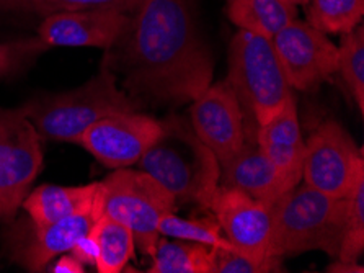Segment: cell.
I'll return each instance as SVG.
<instances>
[{"label":"cell","mask_w":364,"mask_h":273,"mask_svg":"<svg viewBox=\"0 0 364 273\" xmlns=\"http://www.w3.org/2000/svg\"><path fill=\"white\" fill-rule=\"evenodd\" d=\"M219 185L235 188L269 206L294 187L289 178L263 154L257 139H245L244 146L229 160V164L220 167Z\"/></svg>","instance_id":"cell-14"},{"label":"cell","mask_w":364,"mask_h":273,"mask_svg":"<svg viewBox=\"0 0 364 273\" xmlns=\"http://www.w3.org/2000/svg\"><path fill=\"white\" fill-rule=\"evenodd\" d=\"M54 273H84L85 272V265L82 264L80 260H77L73 254L65 252L63 254L54 267L51 269Z\"/></svg>","instance_id":"cell-30"},{"label":"cell","mask_w":364,"mask_h":273,"mask_svg":"<svg viewBox=\"0 0 364 273\" xmlns=\"http://www.w3.org/2000/svg\"><path fill=\"white\" fill-rule=\"evenodd\" d=\"M102 216V203L95 208L82 211L53 225L35 227L25 246L16 254V260L30 272H41L49 262L73 249L74 244L84 237Z\"/></svg>","instance_id":"cell-15"},{"label":"cell","mask_w":364,"mask_h":273,"mask_svg":"<svg viewBox=\"0 0 364 273\" xmlns=\"http://www.w3.org/2000/svg\"><path fill=\"white\" fill-rule=\"evenodd\" d=\"M102 68L123 77L129 96L193 102L211 86L214 61L200 31L196 0H142Z\"/></svg>","instance_id":"cell-1"},{"label":"cell","mask_w":364,"mask_h":273,"mask_svg":"<svg viewBox=\"0 0 364 273\" xmlns=\"http://www.w3.org/2000/svg\"><path fill=\"white\" fill-rule=\"evenodd\" d=\"M269 208V254L274 260L309 250H323L332 257L338 255L345 231V198L330 197L306 183H297Z\"/></svg>","instance_id":"cell-3"},{"label":"cell","mask_w":364,"mask_h":273,"mask_svg":"<svg viewBox=\"0 0 364 273\" xmlns=\"http://www.w3.org/2000/svg\"><path fill=\"white\" fill-rule=\"evenodd\" d=\"M190 121L198 138L216 155L219 167L229 164L244 146V113L228 81L211 83L193 100Z\"/></svg>","instance_id":"cell-12"},{"label":"cell","mask_w":364,"mask_h":273,"mask_svg":"<svg viewBox=\"0 0 364 273\" xmlns=\"http://www.w3.org/2000/svg\"><path fill=\"white\" fill-rule=\"evenodd\" d=\"M255 139L263 154L289 178L292 185L301 183L306 141L297 120L294 97L267 125L258 126Z\"/></svg>","instance_id":"cell-16"},{"label":"cell","mask_w":364,"mask_h":273,"mask_svg":"<svg viewBox=\"0 0 364 273\" xmlns=\"http://www.w3.org/2000/svg\"><path fill=\"white\" fill-rule=\"evenodd\" d=\"M213 211L224 236L235 250L263 267L279 272V260L269 254L272 242V208L235 188L219 185L206 205Z\"/></svg>","instance_id":"cell-9"},{"label":"cell","mask_w":364,"mask_h":273,"mask_svg":"<svg viewBox=\"0 0 364 273\" xmlns=\"http://www.w3.org/2000/svg\"><path fill=\"white\" fill-rule=\"evenodd\" d=\"M213 273H267L255 262L235 249L211 247Z\"/></svg>","instance_id":"cell-25"},{"label":"cell","mask_w":364,"mask_h":273,"mask_svg":"<svg viewBox=\"0 0 364 273\" xmlns=\"http://www.w3.org/2000/svg\"><path fill=\"white\" fill-rule=\"evenodd\" d=\"M41 164V136L23 110H0V221L14 218Z\"/></svg>","instance_id":"cell-7"},{"label":"cell","mask_w":364,"mask_h":273,"mask_svg":"<svg viewBox=\"0 0 364 273\" xmlns=\"http://www.w3.org/2000/svg\"><path fill=\"white\" fill-rule=\"evenodd\" d=\"M139 164L176 202H195L206 208L219 187L220 167L216 155L198 138L191 121L180 115L162 120L161 136Z\"/></svg>","instance_id":"cell-2"},{"label":"cell","mask_w":364,"mask_h":273,"mask_svg":"<svg viewBox=\"0 0 364 273\" xmlns=\"http://www.w3.org/2000/svg\"><path fill=\"white\" fill-rule=\"evenodd\" d=\"M228 15L239 30L272 40L296 20L297 9L288 0H228Z\"/></svg>","instance_id":"cell-18"},{"label":"cell","mask_w":364,"mask_h":273,"mask_svg":"<svg viewBox=\"0 0 364 273\" xmlns=\"http://www.w3.org/2000/svg\"><path fill=\"white\" fill-rule=\"evenodd\" d=\"M100 205V182L82 187L41 185L26 195L23 206L35 227H43Z\"/></svg>","instance_id":"cell-17"},{"label":"cell","mask_w":364,"mask_h":273,"mask_svg":"<svg viewBox=\"0 0 364 273\" xmlns=\"http://www.w3.org/2000/svg\"><path fill=\"white\" fill-rule=\"evenodd\" d=\"M100 203L102 215L128 227L137 249L152 257L161 239L159 225L176 200L147 172L123 167L100 182Z\"/></svg>","instance_id":"cell-6"},{"label":"cell","mask_w":364,"mask_h":273,"mask_svg":"<svg viewBox=\"0 0 364 273\" xmlns=\"http://www.w3.org/2000/svg\"><path fill=\"white\" fill-rule=\"evenodd\" d=\"M364 0H309L307 24L318 31L345 35L361 24Z\"/></svg>","instance_id":"cell-21"},{"label":"cell","mask_w":364,"mask_h":273,"mask_svg":"<svg viewBox=\"0 0 364 273\" xmlns=\"http://www.w3.org/2000/svg\"><path fill=\"white\" fill-rule=\"evenodd\" d=\"M363 172V150L336 121H325L306 143L302 160L306 185L330 197L345 198Z\"/></svg>","instance_id":"cell-8"},{"label":"cell","mask_w":364,"mask_h":273,"mask_svg":"<svg viewBox=\"0 0 364 273\" xmlns=\"http://www.w3.org/2000/svg\"><path fill=\"white\" fill-rule=\"evenodd\" d=\"M149 273H213L211 247L190 241L159 239Z\"/></svg>","instance_id":"cell-19"},{"label":"cell","mask_w":364,"mask_h":273,"mask_svg":"<svg viewBox=\"0 0 364 273\" xmlns=\"http://www.w3.org/2000/svg\"><path fill=\"white\" fill-rule=\"evenodd\" d=\"M345 200V231L336 259L341 262H356L364 250V172L358 175Z\"/></svg>","instance_id":"cell-23"},{"label":"cell","mask_w":364,"mask_h":273,"mask_svg":"<svg viewBox=\"0 0 364 273\" xmlns=\"http://www.w3.org/2000/svg\"><path fill=\"white\" fill-rule=\"evenodd\" d=\"M0 10H15V12H31L48 16L59 10L48 0H0Z\"/></svg>","instance_id":"cell-28"},{"label":"cell","mask_w":364,"mask_h":273,"mask_svg":"<svg viewBox=\"0 0 364 273\" xmlns=\"http://www.w3.org/2000/svg\"><path fill=\"white\" fill-rule=\"evenodd\" d=\"M327 272H343V273L355 272V273H363L364 270H363L361 265L356 264V262H341V260H338V262H335V264L328 265L327 267Z\"/></svg>","instance_id":"cell-31"},{"label":"cell","mask_w":364,"mask_h":273,"mask_svg":"<svg viewBox=\"0 0 364 273\" xmlns=\"http://www.w3.org/2000/svg\"><path fill=\"white\" fill-rule=\"evenodd\" d=\"M288 2L292 4V5H296V7H297V5H306L309 0H288Z\"/></svg>","instance_id":"cell-32"},{"label":"cell","mask_w":364,"mask_h":273,"mask_svg":"<svg viewBox=\"0 0 364 273\" xmlns=\"http://www.w3.org/2000/svg\"><path fill=\"white\" fill-rule=\"evenodd\" d=\"M360 111H364V28L358 25L345 33L338 46V69Z\"/></svg>","instance_id":"cell-22"},{"label":"cell","mask_w":364,"mask_h":273,"mask_svg":"<svg viewBox=\"0 0 364 273\" xmlns=\"http://www.w3.org/2000/svg\"><path fill=\"white\" fill-rule=\"evenodd\" d=\"M60 10H117L123 14H134L142 0H48Z\"/></svg>","instance_id":"cell-26"},{"label":"cell","mask_w":364,"mask_h":273,"mask_svg":"<svg viewBox=\"0 0 364 273\" xmlns=\"http://www.w3.org/2000/svg\"><path fill=\"white\" fill-rule=\"evenodd\" d=\"M98 244L97 272L119 273L134 254V236L121 222L108 216H100L90 230Z\"/></svg>","instance_id":"cell-20"},{"label":"cell","mask_w":364,"mask_h":273,"mask_svg":"<svg viewBox=\"0 0 364 273\" xmlns=\"http://www.w3.org/2000/svg\"><path fill=\"white\" fill-rule=\"evenodd\" d=\"M129 19V14L117 10H60L44 16L38 38L46 48H102L107 51L128 28Z\"/></svg>","instance_id":"cell-13"},{"label":"cell","mask_w":364,"mask_h":273,"mask_svg":"<svg viewBox=\"0 0 364 273\" xmlns=\"http://www.w3.org/2000/svg\"><path fill=\"white\" fill-rule=\"evenodd\" d=\"M40 48L41 49L46 48L41 43L40 38H38V40H30L23 43L0 44V77L14 68L16 59H20L21 54L30 53L33 49H40Z\"/></svg>","instance_id":"cell-27"},{"label":"cell","mask_w":364,"mask_h":273,"mask_svg":"<svg viewBox=\"0 0 364 273\" xmlns=\"http://www.w3.org/2000/svg\"><path fill=\"white\" fill-rule=\"evenodd\" d=\"M161 133L162 120L137 111H123L95 121L75 143L103 165L123 169L139 163Z\"/></svg>","instance_id":"cell-10"},{"label":"cell","mask_w":364,"mask_h":273,"mask_svg":"<svg viewBox=\"0 0 364 273\" xmlns=\"http://www.w3.org/2000/svg\"><path fill=\"white\" fill-rule=\"evenodd\" d=\"M69 254H73L77 260H80L84 265H95L98 257V244L93 237L92 232L85 234L84 237H80L77 241L73 249L69 250Z\"/></svg>","instance_id":"cell-29"},{"label":"cell","mask_w":364,"mask_h":273,"mask_svg":"<svg viewBox=\"0 0 364 273\" xmlns=\"http://www.w3.org/2000/svg\"><path fill=\"white\" fill-rule=\"evenodd\" d=\"M289 86L311 91L338 69V48L307 21L292 20L272 38Z\"/></svg>","instance_id":"cell-11"},{"label":"cell","mask_w":364,"mask_h":273,"mask_svg":"<svg viewBox=\"0 0 364 273\" xmlns=\"http://www.w3.org/2000/svg\"><path fill=\"white\" fill-rule=\"evenodd\" d=\"M219 222L216 220H188L180 218L173 211L167 213L161 220L159 232L161 236H168L181 241L198 242L208 247H228L234 249L228 237L220 232Z\"/></svg>","instance_id":"cell-24"},{"label":"cell","mask_w":364,"mask_h":273,"mask_svg":"<svg viewBox=\"0 0 364 273\" xmlns=\"http://www.w3.org/2000/svg\"><path fill=\"white\" fill-rule=\"evenodd\" d=\"M242 107L245 139H255L292 96L286 72L269 38L239 30L229 46V77Z\"/></svg>","instance_id":"cell-4"},{"label":"cell","mask_w":364,"mask_h":273,"mask_svg":"<svg viewBox=\"0 0 364 273\" xmlns=\"http://www.w3.org/2000/svg\"><path fill=\"white\" fill-rule=\"evenodd\" d=\"M139 108L141 103L119 88L117 74L107 68L74 91L41 96L21 107L41 138L60 143H75L105 116Z\"/></svg>","instance_id":"cell-5"}]
</instances>
